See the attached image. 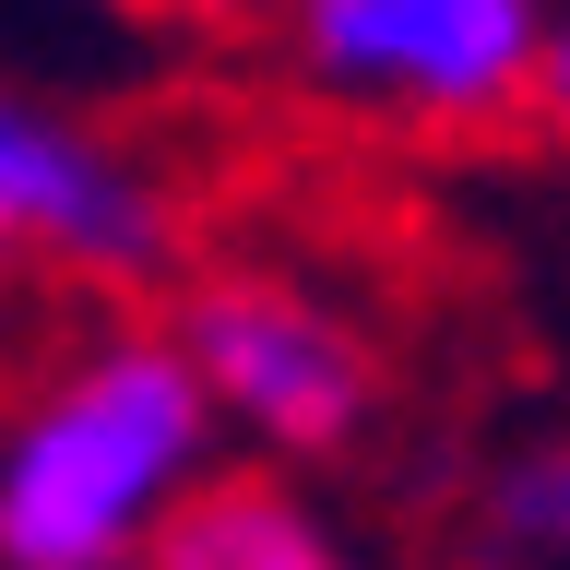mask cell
I'll return each instance as SVG.
<instances>
[{"instance_id":"8","label":"cell","mask_w":570,"mask_h":570,"mask_svg":"<svg viewBox=\"0 0 570 570\" xmlns=\"http://www.w3.org/2000/svg\"><path fill=\"white\" fill-rule=\"evenodd\" d=\"M131 12H190V0H131Z\"/></svg>"},{"instance_id":"3","label":"cell","mask_w":570,"mask_h":570,"mask_svg":"<svg viewBox=\"0 0 570 570\" xmlns=\"http://www.w3.org/2000/svg\"><path fill=\"white\" fill-rule=\"evenodd\" d=\"M547 12L559 0H285L274 36L297 60V83L345 119L511 131V119H534Z\"/></svg>"},{"instance_id":"6","label":"cell","mask_w":570,"mask_h":570,"mask_svg":"<svg viewBox=\"0 0 570 570\" xmlns=\"http://www.w3.org/2000/svg\"><path fill=\"white\" fill-rule=\"evenodd\" d=\"M488 559L499 570H570V440H534L488 475Z\"/></svg>"},{"instance_id":"5","label":"cell","mask_w":570,"mask_h":570,"mask_svg":"<svg viewBox=\"0 0 570 570\" xmlns=\"http://www.w3.org/2000/svg\"><path fill=\"white\" fill-rule=\"evenodd\" d=\"M142 570H345V534L297 475L274 463H226L167 511V534L142 547Z\"/></svg>"},{"instance_id":"2","label":"cell","mask_w":570,"mask_h":570,"mask_svg":"<svg viewBox=\"0 0 570 570\" xmlns=\"http://www.w3.org/2000/svg\"><path fill=\"white\" fill-rule=\"evenodd\" d=\"M167 345L190 356L214 428H238L249 452H274V475L333 463L381 428V345L297 274H262V262L190 274L178 309H167Z\"/></svg>"},{"instance_id":"4","label":"cell","mask_w":570,"mask_h":570,"mask_svg":"<svg viewBox=\"0 0 570 570\" xmlns=\"http://www.w3.org/2000/svg\"><path fill=\"white\" fill-rule=\"evenodd\" d=\"M60 262L96 285H142L178 262V203L131 142L60 119L48 96L0 83V274Z\"/></svg>"},{"instance_id":"1","label":"cell","mask_w":570,"mask_h":570,"mask_svg":"<svg viewBox=\"0 0 570 570\" xmlns=\"http://www.w3.org/2000/svg\"><path fill=\"white\" fill-rule=\"evenodd\" d=\"M214 475V404L167 333H96L0 428V570H142Z\"/></svg>"},{"instance_id":"7","label":"cell","mask_w":570,"mask_h":570,"mask_svg":"<svg viewBox=\"0 0 570 570\" xmlns=\"http://www.w3.org/2000/svg\"><path fill=\"white\" fill-rule=\"evenodd\" d=\"M534 131L570 142V0L547 12V60H534Z\"/></svg>"}]
</instances>
